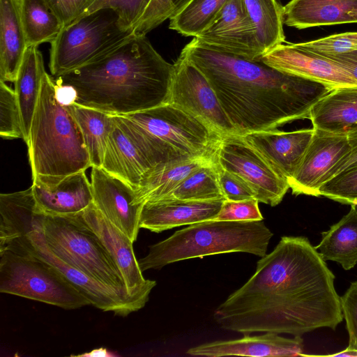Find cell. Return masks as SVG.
I'll return each mask as SVG.
<instances>
[{
  "instance_id": "6da1fadb",
  "label": "cell",
  "mask_w": 357,
  "mask_h": 357,
  "mask_svg": "<svg viewBox=\"0 0 357 357\" xmlns=\"http://www.w3.org/2000/svg\"><path fill=\"white\" fill-rule=\"evenodd\" d=\"M304 236H282L255 273L213 312L222 328L294 336L342 321L335 275Z\"/></svg>"
},
{
  "instance_id": "7a4b0ae2",
  "label": "cell",
  "mask_w": 357,
  "mask_h": 357,
  "mask_svg": "<svg viewBox=\"0 0 357 357\" xmlns=\"http://www.w3.org/2000/svg\"><path fill=\"white\" fill-rule=\"evenodd\" d=\"M181 55L207 78L240 135L273 130L285 123L309 119L314 105L334 89L278 70L260 59L206 47L195 38Z\"/></svg>"
},
{
  "instance_id": "3957f363",
  "label": "cell",
  "mask_w": 357,
  "mask_h": 357,
  "mask_svg": "<svg viewBox=\"0 0 357 357\" xmlns=\"http://www.w3.org/2000/svg\"><path fill=\"white\" fill-rule=\"evenodd\" d=\"M174 70L146 35L134 33L56 82L69 90L71 103L126 116L168 102Z\"/></svg>"
},
{
  "instance_id": "277c9868",
  "label": "cell",
  "mask_w": 357,
  "mask_h": 357,
  "mask_svg": "<svg viewBox=\"0 0 357 357\" xmlns=\"http://www.w3.org/2000/svg\"><path fill=\"white\" fill-rule=\"evenodd\" d=\"M26 145L32 181L53 184L91 167L70 105L59 98L56 82L47 72Z\"/></svg>"
},
{
  "instance_id": "5b68a950",
  "label": "cell",
  "mask_w": 357,
  "mask_h": 357,
  "mask_svg": "<svg viewBox=\"0 0 357 357\" xmlns=\"http://www.w3.org/2000/svg\"><path fill=\"white\" fill-rule=\"evenodd\" d=\"M273 236L262 220L199 222L149 246L148 254L138 263L144 272L222 253L247 252L262 257Z\"/></svg>"
},
{
  "instance_id": "8992f818",
  "label": "cell",
  "mask_w": 357,
  "mask_h": 357,
  "mask_svg": "<svg viewBox=\"0 0 357 357\" xmlns=\"http://www.w3.org/2000/svg\"><path fill=\"white\" fill-rule=\"evenodd\" d=\"M82 213L66 216L41 214L36 227L49 248L63 261L129 294L118 267L99 237L84 223Z\"/></svg>"
},
{
  "instance_id": "52a82bcc",
  "label": "cell",
  "mask_w": 357,
  "mask_h": 357,
  "mask_svg": "<svg viewBox=\"0 0 357 357\" xmlns=\"http://www.w3.org/2000/svg\"><path fill=\"white\" fill-rule=\"evenodd\" d=\"M134 34L124 29L112 9L83 15L62 28L50 43L49 67L56 77L110 52Z\"/></svg>"
},
{
  "instance_id": "ba28073f",
  "label": "cell",
  "mask_w": 357,
  "mask_h": 357,
  "mask_svg": "<svg viewBox=\"0 0 357 357\" xmlns=\"http://www.w3.org/2000/svg\"><path fill=\"white\" fill-rule=\"evenodd\" d=\"M124 116L150 135L165 162L215 157L222 137L202 121L169 102Z\"/></svg>"
},
{
  "instance_id": "9c48e42d",
  "label": "cell",
  "mask_w": 357,
  "mask_h": 357,
  "mask_svg": "<svg viewBox=\"0 0 357 357\" xmlns=\"http://www.w3.org/2000/svg\"><path fill=\"white\" fill-rule=\"evenodd\" d=\"M0 292L65 310L91 305L60 271L31 254L0 252Z\"/></svg>"
},
{
  "instance_id": "30bf717a",
  "label": "cell",
  "mask_w": 357,
  "mask_h": 357,
  "mask_svg": "<svg viewBox=\"0 0 357 357\" xmlns=\"http://www.w3.org/2000/svg\"><path fill=\"white\" fill-rule=\"evenodd\" d=\"M163 157L150 135L124 116H114L102 168L135 189Z\"/></svg>"
},
{
  "instance_id": "8fae6325",
  "label": "cell",
  "mask_w": 357,
  "mask_h": 357,
  "mask_svg": "<svg viewBox=\"0 0 357 357\" xmlns=\"http://www.w3.org/2000/svg\"><path fill=\"white\" fill-rule=\"evenodd\" d=\"M5 250L20 255L31 254L47 261L88 298L91 305L102 311L126 317L142 309L147 303L142 298L112 288L63 261L49 248L36 225L34 230L25 238L2 251Z\"/></svg>"
},
{
  "instance_id": "7c38bea8",
  "label": "cell",
  "mask_w": 357,
  "mask_h": 357,
  "mask_svg": "<svg viewBox=\"0 0 357 357\" xmlns=\"http://www.w3.org/2000/svg\"><path fill=\"white\" fill-rule=\"evenodd\" d=\"M215 160L222 168L245 180L259 202L275 206L289 188L288 181L242 135L222 136Z\"/></svg>"
},
{
  "instance_id": "4fadbf2b",
  "label": "cell",
  "mask_w": 357,
  "mask_h": 357,
  "mask_svg": "<svg viewBox=\"0 0 357 357\" xmlns=\"http://www.w3.org/2000/svg\"><path fill=\"white\" fill-rule=\"evenodd\" d=\"M174 66L168 102L202 121L221 136L238 135L204 75L181 54Z\"/></svg>"
},
{
  "instance_id": "5bb4252c",
  "label": "cell",
  "mask_w": 357,
  "mask_h": 357,
  "mask_svg": "<svg viewBox=\"0 0 357 357\" xmlns=\"http://www.w3.org/2000/svg\"><path fill=\"white\" fill-rule=\"evenodd\" d=\"M194 38L206 47L247 59L263 55L244 0H229L213 22Z\"/></svg>"
},
{
  "instance_id": "9a60e30c",
  "label": "cell",
  "mask_w": 357,
  "mask_h": 357,
  "mask_svg": "<svg viewBox=\"0 0 357 357\" xmlns=\"http://www.w3.org/2000/svg\"><path fill=\"white\" fill-rule=\"evenodd\" d=\"M259 59L278 70L332 89L357 86V80L340 64L325 56L303 49L296 43L280 44Z\"/></svg>"
},
{
  "instance_id": "2e32d148",
  "label": "cell",
  "mask_w": 357,
  "mask_h": 357,
  "mask_svg": "<svg viewBox=\"0 0 357 357\" xmlns=\"http://www.w3.org/2000/svg\"><path fill=\"white\" fill-rule=\"evenodd\" d=\"M350 149L347 134L314 128L305 155L288 181L292 193L319 197V188L327 175Z\"/></svg>"
},
{
  "instance_id": "e0dca14e",
  "label": "cell",
  "mask_w": 357,
  "mask_h": 357,
  "mask_svg": "<svg viewBox=\"0 0 357 357\" xmlns=\"http://www.w3.org/2000/svg\"><path fill=\"white\" fill-rule=\"evenodd\" d=\"M84 223L99 237L118 267L128 293L149 301L156 281L145 279L139 266L133 242L113 225L92 202L82 213Z\"/></svg>"
},
{
  "instance_id": "ac0fdd59",
  "label": "cell",
  "mask_w": 357,
  "mask_h": 357,
  "mask_svg": "<svg viewBox=\"0 0 357 357\" xmlns=\"http://www.w3.org/2000/svg\"><path fill=\"white\" fill-rule=\"evenodd\" d=\"M91 184L93 204L134 243L140 229L143 206L135 202V188L97 167H92Z\"/></svg>"
},
{
  "instance_id": "d6986e66",
  "label": "cell",
  "mask_w": 357,
  "mask_h": 357,
  "mask_svg": "<svg viewBox=\"0 0 357 357\" xmlns=\"http://www.w3.org/2000/svg\"><path fill=\"white\" fill-rule=\"evenodd\" d=\"M313 134L312 128L289 132L257 131L242 136L288 181L298 167Z\"/></svg>"
},
{
  "instance_id": "ffe728a7",
  "label": "cell",
  "mask_w": 357,
  "mask_h": 357,
  "mask_svg": "<svg viewBox=\"0 0 357 357\" xmlns=\"http://www.w3.org/2000/svg\"><path fill=\"white\" fill-rule=\"evenodd\" d=\"M225 200L168 198L146 202L142 208L139 227L160 233L183 225L211 220L220 211Z\"/></svg>"
},
{
  "instance_id": "44dd1931",
  "label": "cell",
  "mask_w": 357,
  "mask_h": 357,
  "mask_svg": "<svg viewBox=\"0 0 357 357\" xmlns=\"http://www.w3.org/2000/svg\"><path fill=\"white\" fill-rule=\"evenodd\" d=\"M303 340L301 336L287 338L278 333L266 332L250 336L244 334L239 339L218 340L191 347L186 354L195 356H301Z\"/></svg>"
},
{
  "instance_id": "7402d4cb",
  "label": "cell",
  "mask_w": 357,
  "mask_h": 357,
  "mask_svg": "<svg viewBox=\"0 0 357 357\" xmlns=\"http://www.w3.org/2000/svg\"><path fill=\"white\" fill-rule=\"evenodd\" d=\"M31 187L37 211L45 215H75L93 202L91 184L85 171L66 176L53 184L32 181Z\"/></svg>"
},
{
  "instance_id": "603a6c76",
  "label": "cell",
  "mask_w": 357,
  "mask_h": 357,
  "mask_svg": "<svg viewBox=\"0 0 357 357\" xmlns=\"http://www.w3.org/2000/svg\"><path fill=\"white\" fill-rule=\"evenodd\" d=\"M283 22L298 29L357 23V0H291L283 7Z\"/></svg>"
},
{
  "instance_id": "cb8c5ba5",
  "label": "cell",
  "mask_w": 357,
  "mask_h": 357,
  "mask_svg": "<svg viewBox=\"0 0 357 357\" xmlns=\"http://www.w3.org/2000/svg\"><path fill=\"white\" fill-rule=\"evenodd\" d=\"M309 119L314 128L327 132L357 130V86L332 89L314 105Z\"/></svg>"
},
{
  "instance_id": "d4e9b609",
  "label": "cell",
  "mask_w": 357,
  "mask_h": 357,
  "mask_svg": "<svg viewBox=\"0 0 357 357\" xmlns=\"http://www.w3.org/2000/svg\"><path fill=\"white\" fill-rule=\"evenodd\" d=\"M27 47L21 0H0V80L15 82Z\"/></svg>"
},
{
  "instance_id": "484cf974",
  "label": "cell",
  "mask_w": 357,
  "mask_h": 357,
  "mask_svg": "<svg viewBox=\"0 0 357 357\" xmlns=\"http://www.w3.org/2000/svg\"><path fill=\"white\" fill-rule=\"evenodd\" d=\"M36 201L30 187L0 195V250L25 238L35 229L38 218Z\"/></svg>"
},
{
  "instance_id": "4316f807",
  "label": "cell",
  "mask_w": 357,
  "mask_h": 357,
  "mask_svg": "<svg viewBox=\"0 0 357 357\" xmlns=\"http://www.w3.org/2000/svg\"><path fill=\"white\" fill-rule=\"evenodd\" d=\"M215 160V156L199 157L158 164L142 176L135 189L136 203L166 198L190 173Z\"/></svg>"
},
{
  "instance_id": "83f0119b",
  "label": "cell",
  "mask_w": 357,
  "mask_h": 357,
  "mask_svg": "<svg viewBox=\"0 0 357 357\" xmlns=\"http://www.w3.org/2000/svg\"><path fill=\"white\" fill-rule=\"evenodd\" d=\"M45 72L43 55L38 46L28 47L14 82V91L21 114L23 140L26 144Z\"/></svg>"
},
{
  "instance_id": "f1b7e54d",
  "label": "cell",
  "mask_w": 357,
  "mask_h": 357,
  "mask_svg": "<svg viewBox=\"0 0 357 357\" xmlns=\"http://www.w3.org/2000/svg\"><path fill=\"white\" fill-rule=\"evenodd\" d=\"M325 261H333L348 271L357 264V208L351 205L344 215L330 229L321 233V240L315 246Z\"/></svg>"
},
{
  "instance_id": "f546056e",
  "label": "cell",
  "mask_w": 357,
  "mask_h": 357,
  "mask_svg": "<svg viewBox=\"0 0 357 357\" xmlns=\"http://www.w3.org/2000/svg\"><path fill=\"white\" fill-rule=\"evenodd\" d=\"M70 105L79 126L91 167H101L114 116L75 103Z\"/></svg>"
},
{
  "instance_id": "4dcf8cb0",
  "label": "cell",
  "mask_w": 357,
  "mask_h": 357,
  "mask_svg": "<svg viewBox=\"0 0 357 357\" xmlns=\"http://www.w3.org/2000/svg\"><path fill=\"white\" fill-rule=\"evenodd\" d=\"M263 54L285 42L283 7L277 0H244Z\"/></svg>"
},
{
  "instance_id": "1f68e13d",
  "label": "cell",
  "mask_w": 357,
  "mask_h": 357,
  "mask_svg": "<svg viewBox=\"0 0 357 357\" xmlns=\"http://www.w3.org/2000/svg\"><path fill=\"white\" fill-rule=\"evenodd\" d=\"M21 18L27 47L51 43L63 27L46 0H21Z\"/></svg>"
},
{
  "instance_id": "d6a6232c",
  "label": "cell",
  "mask_w": 357,
  "mask_h": 357,
  "mask_svg": "<svg viewBox=\"0 0 357 357\" xmlns=\"http://www.w3.org/2000/svg\"><path fill=\"white\" fill-rule=\"evenodd\" d=\"M229 0H191L169 19V28L185 36L202 33Z\"/></svg>"
},
{
  "instance_id": "836d02e7",
  "label": "cell",
  "mask_w": 357,
  "mask_h": 357,
  "mask_svg": "<svg viewBox=\"0 0 357 357\" xmlns=\"http://www.w3.org/2000/svg\"><path fill=\"white\" fill-rule=\"evenodd\" d=\"M168 198L197 201L225 199L219 182L216 160L190 173L165 199Z\"/></svg>"
},
{
  "instance_id": "e575fe53",
  "label": "cell",
  "mask_w": 357,
  "mask_h": 357,
  "mask_svg": "<svg viewBox=\"0 0 357 357\" xmlns=\"http://www.w3.org/2000/svg\"><path fill=\"white\" fill-rule=\"evenodd\" d=\"M0 136L5 139H24L21 114L15 91L1 80H0Z\"/></svg>"
},
{
  "instance_id": "d590c367",
  "label": "cell",
  "mask_w": 357,
  "mask_h": 357,
  "mask_svg": "<svg viewBox=\"0 0 357 357\" xmlns=\"http://www.w3.org/2000/svg\"><path fill=\"white\" fill-rule=\"evenodd\" d=\"M319 196L357 206V165L342 171L319 188Z\"/></svg>"
},
{
  "instance_id": "8d00e7d4",
  "label": "cell",
  "mask_w": 357,
  "mask_h": 357,
  "mask_svg": "<svg viewBox=\"0 0 357 357\" xmlns=\"http://www.w3.org/2000/svg\"><path fill=\"white\" fill-rule=\"evenodd\" d=\"M191 0H151L134 27L137 35H146L166 20H169Z\"/></svg>"
},
{
  "instance_id": "74e56055",
  "label": "cell",
  "mask_w": 357,
  "mask_h": 357,
  "mask_svg": "<svg viewBox=\"0 0 357 357\" xmlns=\"http://www.w3.org/2000/svg\"><path fill=\"white\" fill-rule=\"evenodd\" d=\"M151 1L96 0L83 15L100 9H112L118 15L120 24L124 29L133 30Z\"/></svg>"
},
{
  "instance_id": "f35d334b",
  "label": "cell",
  "mask_w": 357,
  "mask_h": 357,
  "mask_svg": "<svg viewBox=\"0 0 357 357\" xmlns=\"http://www.w3.org/2000/svg\"><path fill=\"white\" fill-rule=\"evenodd\" d=\"M296 45L323 56L349 53L357 51V31L333 34Z\"/></svg>"
},
{
  "instance_id": "ab89813d",
  "label": "cell",
  "mask_w": 357,
  "mask_h": 357,
  "mask_svg": "<svg viewBox=\"0 0 357 357\" xmlns=\"http://www.w3.org/2000/svg\"><path fill=\"white\" fill-rule=\"evenodd\" d=\"M263 219L259 208V201L252 198L240 201L225 199L220 211L213 220L243 221L263 220Z\"/></svg>"
},
{
  "instance_id": "60d3db41",
  "label": "cell",
  "mask_w": 357,
  "mask_h": 357,
  "mask_svg": "<svg viewBox=\"0 0 357 357\" xmlns=\"http://www.w3.org/2000/svg\"><path fill=\"white\" fill-rule=\"evenodd\" d=\"M217 165L220 188L226 200L240 201L255 198L253 190L245 180L222 168L218 163Z\"/></svg>"
},
{
  "instance_id": "b9f144b4",
  "label": "cell",
  "mask_w": 357,
  "mask_h": 357,
  "mask_svg": "<svg viewBox=\"0 0 357 357\" xmlns=\"http://www.w3.org/2000/svg\"><path fill=\"white\" fill-rule=\"evenodd\" d=\"M340 303L349 333V345L357 347V280L340 297Z\"/></svg>"
},
{
  "instance_id": "7bdbcfd3",
  "label": "cell",
  "mask_w": 357,
  "mask_h": 357,
  "mask_svg": "<svg viewBox=\"0 0 357 357\" xmlns=\"http://www.w3.org/2000/svg\"><path fill=\"white\" fill-rule=\"evenodd\" d=\"M63 26L82 17L96 0H46Z\"/></svg>"
},
{
  "instance_id": "ee69618b",
  "label": "cell",
  "mask_w": 357,
  "mask_h": 357,
  "mask_svg": "<svg viewBox=\"0 0 357 357\" xmlns=\"http://www.w3.org/2000/svg\"><path fill=\"white\" fill-rule=\"evenodd\" d=\"M347 136L351 149L331 170L326 182L342 171L357 165V130L347 134Z\"/></svg>"
},
{
  "instance_id": "f6af8a7d",
  "label": "cell",
  "mask_w": 357,
  "mask_h": 357,
  "mask_svg": "<svg viewBox=\"0 0 357 357\" xmlns=\"http://www.w3.org/2000/svg\"><path fill=\"white\" fill-rule=\"evenodd\" d=\"M347 69L357 80V51L337 54L334 56H325Z\"/></svg>"
},
{
  "instance_id": "bcb514c9",
  "label": "cell",
  "mask_w": 357,
  "mask_h": 357,
  "mask_svg": "<svg viewBox=\"0 0 357 357\" xmlns=\"http://www.w3.org/2000/svg\"><path fill=\"white\" fill-rule=\"evenodd\" d=\"M327 356L335 357H357V347L349 345L345 349L341 351Z\"/></svg>"
},
{
  "instance_id": "7dc6e473",
  "label": "cell",
  "mask_w": 357,
  "mask_h": 357,
  "mask_svg": "<svg viewBox=\"0 0 357 357\" xmlns=\"http://www.w3.org/2000/svg\"><path fill=\"white\" fill-rule=\"evenodd\" d=\"M111 354H109L108 351L102 348L95 349L91 351L90 353L82 354L79 356H111Z\"/></svg>"
}]
</instances>
